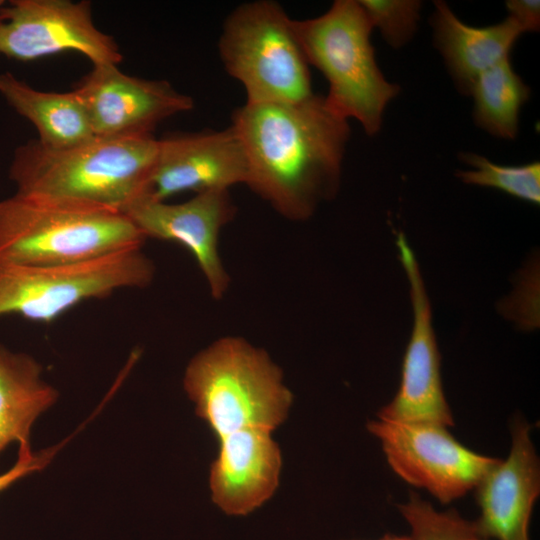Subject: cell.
<instances>
[{"mask_svg": "<svg viewBox=\"0 0 540 540\" xmlns=\"http://www.w3.org/2000/svg\"><path fill=\"white\" fill-rule=\"evenodd\" d=\"M230 126L246 155V185L279 214L303 221L335 196L351 129L323 96L245 102Z\"/></svg>", "mask_w": 540, "mask_h": 540, "instance_id": "1", "label": "cell"}, {"mask_svg": "<svg viewBox=\"0 0 540 540\" xmlns=\"http://www.w3.org/2000/svg\"><path fill=\"white\" fill-rule=\"evenodd\" d=\"M158 152L153 135L99 138L52 149L19 146L9 169L16 191L86 201L124 212L145 196Z\"/></svg>", "mask_w": 540, "mask_h": 540, "instance_id": "2", "label": "cell"}, {"mask_svg": "<svg viewBox=\"0 0 540 540\" xmlns=\"http://www.w3.org/2000/svg\"><path fill=\"white\" fill-rule=\"evenodd\" d=\"M145 240L114 208L18 191L0 200V264H70L141 248Z\"/></svg>", "mask_w": 540, "mask_h": 540, "instance_id": "3", "label": "cell"}, {"mask_svg": "<svg viewBox=\"0 0 540 540\" xmlns=\"http://www.w3.org/2000/svg\"><path fill=\"white\" fill-rule=\"evenodd\" d=\"M183 386L218 439L249 428L273 432L292 404L282 372L267 352L235 336L198 352L185 370Z\"/></svg>", "mask_w": 540, "mask_h": 540, "instance_id": "4", "label": "cell"}, {"mask_svg": "<svg viewBox=\"0 0 540 540\" xmlns=\"http://www.w3.org/2000/svg\"><path fill=\"white\" fill-rule=\"evenodd\" d=\"M293 27L309 64L326 78L327 106L358 121L376 135L388 104L400 93L380 70L371 43L372 24L358 0H336L318 17L294 20Z\"/></svg>", "mask_w": 540, "mask_h": 540, "instance_id": "5", "label": "cell"}, {"mask_svg": "<svg viewBox=\"0 0 540 540\" xmlns=\"http://www.w3.org/2000/svg\"><path fill=\"white\" fill-rule=\"evenodd\" d=\"M218 53L246 102H297L314 95L293 19L272 0L238 5L223 23Z\"/></svg>", "mask_w": 540, "mask_h": 540, "instance_id": "6", "label": "cell"}, {"mask_svg": "<svg viewBox=\"0 0 540 540\" xmlns=\"http://www.w3.org/2000/svg\"><path fill=\"white\" fill-rule=\"evenodd\" d=\"M154 273L141 248L70 264H0V317L51 323L84 301L148 286Z\"/></svg>", "mask_w": 540, "mask_h": 540, "instance_id": "7", "label": "cell"}, {"mask_svg": "<svg viewBox=\"0 0 540 540\" xmlns=\"http://www.w3.org/2000/svg\"><path fill=\"white\" fill-rule=\"evenodd\" d=\"M367 430L379 440L394 473L443 504L475 489L499 460L470 450L444 426L377 417Z\"/></svg>", "mask_w": 540, "mask_h": 540, "instance_id": "8", "label": "cell"}, {"mask_svg": "<svg viewBox=\"0 0 540 540\" xmlns=\"http://www.w3.org/2000/svg\"><path fill=\"white\" fill-rule=\"evenodd\" d=\"M76 51L93 65L114 64L122 54L97 28L88 1L14 0L0 7V54L18 61Z\"/></svg>", "mask_w": 540, "mask_h": 540, "instance_id": "9", "label": "cell"}, {"mask_svg": "<svg viewBox=\"0 0 540 540\" xmlns=\"http://www.w3.org/2000/svg\"><path fill=\"white\" fill-rule=\"evenodd\" d=\"M396 245L410 285L413 328L403 357L398 391L377 417L449 428L454 426V419L443 391L441 356L426 287L414 252L402 232L397 234Z\"/></svg>", "mask_w": 540, "mask_h": 540, "instance_id": "10", "label": "cell"}, {"mask_svg": "<svg viewBox=\"0 0 540 540\" xmlns=\"http://www.w3.org/2000/svg\"><path fill=\"white\" fill-rule=\"evenodd\" d=\"M74 91L99 138L153 135L159 123L194 107L169 82L127 75L114 64L93 65Z\"/></svg>", "mask_w": 540, "mask_h": 540, "instance_id": "11", "label": "cell"}, {"mask_svg": "<svg viewBox=\"0 0 540 540\" xmlns=\"http://www.w3.org/2000/svg\"><path fill=\"white\" fill-rule=\"evenodd\" d=\"M145 238L176 242L195 258L211 295L221 299L230 277L218 251L221 229L236 213L229 190L197 193L177 204L143 196L123 212Z\"/></svg>", "mask_w": 540, "mask_h": 540, "instance_id": "12", "label": "cell"}, {"mask_svg": "<svg viewBox=\"0 0 540 540\" xmlns=\"http://www.w3.org/2000/svg\"><path fill=\"white\" fill-rule=\"evenodd\" d=\"M248 178L246 155L234 129L176 133L158 139L145 196L166 201L184 192L229 190Z\"/></svg>", "mask_w": 540, "mask_h": 540, "instance_id": "13", "label": "cell"}, {"mask_svg": "<svg viewBox=\"0 0 540 540\" xmlns=\"http://www.w3.org/2000/svg\"><path fill=\"white\" fill-rule=\"evenodd\" d=\"M531 428L521 417L513 420L508 456L475 487L480 513L474 522L487 539L530 540L531 515L540 494V461Z\"/></svg>", "mask_w": 540, "mask_h": 540, "instance_id": "14", "label": "cell"}, {"mask_svg": "<svg viewBox=\"0 0 540 540\" xmlns=\"http://www.w3.org/2000/svg\"><path fill=\"white\" fill-rule=\"evenodd\" d=\"M272 431L249 428L220 439L210 470L214 504L224 513L244 516L264 504L279 484L282 457Z\"/></svg>", "mask_w": 540, "mask_h": 540, "instance_id": "15", "label": "cell"}, {"mask_svg": "<svg viewBox=\"0 0 540 540\" xmlns=\"http://www.w3.org/2000/svg\"><path fill=\"white\" fill-rule=\"evenodd\" d=\"M431 25L434 45L457 90L464 95H470L480 74L510 58L514 44L523 34L509 17L485 27L468 25L442 0L434 1Z\"/></svg>", "mask_w": 540, "mask_h": 540, "instance_id": "16", "label": "cell"}, {"mask_svg": "<svg viewBox=\"0 0 540 540\" xmlns=\"http://www.w3.org/2000/svg\"><path fill=\"white\" fill-rule=\"evenodd\" d=\"M0 94L38 132V141L52 149L75 146L95 138L77 93L36 90L9 72L0 73Z\"/></svg>", "mask_w": 540, "mask_h": 540, "instance_id": "17", "label": "cell"}, {"mask_svg": "<svg viewBox=\"0 0 540 540\" xmlns=\"http://www.w3.org/2000/svg\"><path fill=\"white\" fill-rule=\"evenodd\" d=\"M41 373L33 357L0 343V453L13 442L29 446L34 421L56 402L57 390Z\"/></svg>", "mask_w": 540, "mask_h": 540, "instance_id": "18", "label": "cell"}, {"mask_svg": "<svg viewBox=\"0 0 540 540\" xmlns=\"http://www.w3.org/2000/svg\"><path fill=\"white\" fill-rule=\"evenodd\" d=\"M470 95L473 120L479 128L504 140L516 138L520 110L529 99L530 88L516 73L510 58L480 74Z\"/></svg>", "mask_w": 540, "mask_h": 540, "instance_id": "19", "label": "cell"}, {"mask_svg": "<svg viewBox=\"0 0 540 540\" xmlns=\"http://www.w3.org/2000/svg\"><path fill=\"white\" fill-rule=\"evenodd\" d=\"M460 157L473 168L459 170L456 173L462 182L498 189L518 199L539 205V161L523 165H501L473 152L463 153Z\"/></svg>", "mask_w": 540, "mask_h": 540, "instance_id": "20", "label": "cell"}, {"mask_svg": "<svg viewBox=\"0 0 540 540\" xmlns=\"http://www.w3.org/2000/svg\"><path fill=\"white\" fill-rule=\"evenodd\" d=\"M397 506L410 527L412 540H490L456 509L439 511L414 492Z\"/></svg>", "mask_w": 540, "mask_h": 540, "instance_id": "21", "label": "cell"}, {"mask_svg": "<svg viewBox=\"0 0 540 540\" xmlns=\"http://www.w3.org/2000/svg\"><path fill=\"white\" fill-rule=\"evenodd\" d=\"M373 28L394 49L408 44L420 21L422 2L418 0H358Z\"/></svg>", "mask_w": 540, "mask_h": 540, "instance_id": "22", "label": "cell"}, {"mask_svg": "<svg viewBox=\"0 0 540 540\" xmlns=\"http://www.w3.org/2000/svg\"><path fill=\"white\" fill-rule=\"evenodd\" d=\"M59 446L50 447L39 453H33L30 446H20L18 458L14 466L0 475V492L8 488L20 478L43 469L50 463Z\"/></svg>", "mask_w": 540, "mask_h": 540, "instance_id": "23", "label": "cell"}, {"mask_svg": "<svg viewBox=\"0 0 540 540\" xmlns=\"http://www.w3.org/2000/svg\"><path fill=\"white\" fill-rule=\"evenodd\" d=\"M507 17L523 31L536 32L540 28V2L538 0H508L505 2Z\"/></svg>", "mask_w": 540, "mask_h": 540, "instance_id": "24", "label": "cell"}, {"mask_svg": "<svg viewBox=\"0 0 540 540\" xmlns=\"http://www.w3.org/2000/svg\"><path fill=\"white\" fill-rule=\"evenodd\" d=\"M378 540H412L410 536L386 534Z\"/></svg>", "mask_w": 540, "mask_h": 540, "instance_id": "25", "label": "cell"}, {"mask_svg": "<svg viewBox=\"0 0 540 540\" xmlns=\"http://www.w3.org/2000/svg\"><path fill=\"white\" fill-rule=\"evenodd\" d=\"M4 5V1L0 0V7Z\"/></svg>", "mask_w": 540, "mask_h": 540, "instance_id": "26", "label": "cell"}]
</instances>
